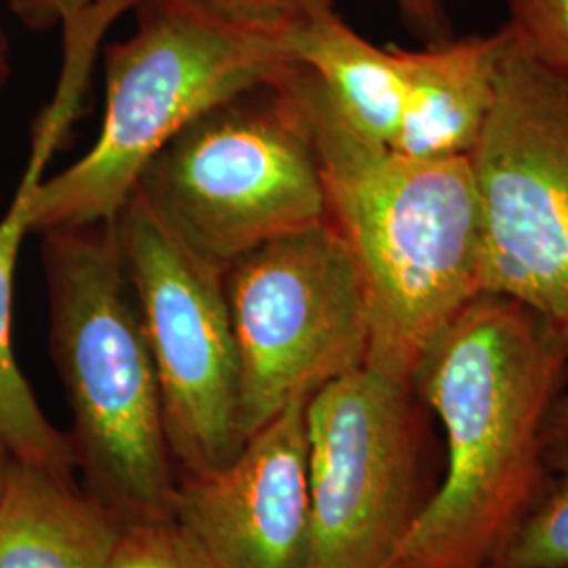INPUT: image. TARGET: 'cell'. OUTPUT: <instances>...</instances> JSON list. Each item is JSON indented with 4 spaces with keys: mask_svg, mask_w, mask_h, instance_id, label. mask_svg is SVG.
Listing matches in <instances>:
<instances>
[{
    "mask_svg": "<svg viewBox=\"0 0 568 568\" xmlns=\"http://www.w3.org/2000/svg\"><path fill=\"white\" fill-rule=\"evenodd\" d=\"M568 337L478 293L422 352L410 384L445 434L443 476L389 568H490L548 480L544 427Z\"/></svg>",
    "mask_w": 568,
    "mask_h": 568,
    "instance_id": "obj_1",
    "label": "cell"
},
{
    "mask_svg": "<svg viewBox=\"0 0 568 568\" xmlns=\"http://www.w3.org/2000/svg\"><path fill=\"white\" fill-rule=\"evenodd\" d=\"M314 145L328 222L365 284V365L410 382L432 337L483 293V220L469 156L413 159L356 131L302 63L276 79Z\"/></svg>",
    "mask_w": 568,
    "mask_h": 568,
    "instance_id": "obj_2",
    "label": "cell"
},
{
    "mask_svg": "<svg viewBox=\"0 0 568 568\" xmlns=\"http://www.w3.org/2000/svg\"><path fill=\"white\" fill-rule=\"evenodd\" d=\"M49 345L70 406L82 488L122 525L166 520L178 471L116 224L41 234Z\"/></svg>",
    "mask_w": 568,
    "mask_h": 568,
    "instance_id": "obj_3",
    "label": "cell"
},
{
    "mask_svg": "<svg viewBox=\"0 0 568 568\" xmlns=\"http://www.w3.org/2000/svg\"><path fill=\"white\" fill-rule=\"evenodd\" d=\"M133 13V34L103 51L98 140L37 187L34 234L116 220L145 164L183 126L295 63L283 42L244 30L199 0H138Z\"/></svg>",
    "mask_w": 568,
    "mask_h": 568,
    "instance_id": "obj_4",
    "label": "cell"
},
{
    "mask_svg": "<svg viewBox=\"0 0 568 568\" xmlns=\"http://www.w3.org/2000/svg\"><path fill=\"white\" fill-rule=\"evenodd\" d=\"M213 264L328 220L304 121L270 82L215 103L145 164L133 190Z\"/></svg>",
    "mask_w": 568,
    "mask_h": 568,
    "instance_id": "obj_5",
    "label": "cell"
},
{
    "mask_svg": "<svg viewBox=\"0 0 568 568\" xmlns=\"http://www.w3.org/2000/svg\"><path fill=\"white\" fill-rule=\"evenodd\" d=\"M429 417L410 382L366 365L307 398L305 568H389L440 483Z\"/></svg>",
    "mask_w": 568,
    "mask_h": 568,
    "instance_id": "obj_6",
    "label": "cell"
},
{
    "mask_svg": "<svg viewBox=\"0 0 568 568\" xmlns=\"http://www.w3.org/2000/svg\"><path fill=\"white\" fill-rule=\"evenodd\" d=\"M469 163L483 293L525 305L568 337V81L532 60L509 28L495 103Z\"/></svg>",
    "mask_w": 568,
    "mask_h": 568,
    "instance_id": "obj_7",
    "label": "cell"
},
{
    "mask_svg": "<svg viewBox=\"0 0 568 568\" xmlns=\"http://www.w3.org/2000/svg\"><path fill=\"white\" fill-rule=\"evenodd\" d=\"M224 283L239 349L243 440L291 403L365 365V284L328 220L236 257Z\"/></svg>",
    "mask_w": 568,
    "mask_h": 568,
    "instance_id": "obj_8",
    "label": "cell"
},
{
    "mask_svg": "<svg viewBox=\"0 0 568 568\" xmlns=\"http://www.w3.org/2000/svg\"><path fill=\"white\" fill-rule=\"evenodd\" d=\"M114 224L161 386L175 471L224 466L244 443L225 270L192 251L138 194Z\"/></svg>",
    "mask_w": 568,
    "mask_h": 568,
    "instance_id": "obj_9",
    "label": "cell"
},
{
    "mask_svg": "<svg viewBox=\"0 0 568 568\" xmlns=\"http://www.w3.org/2000/svg\"><path fill=\"white\" fill-rule=\"evenodd\" d=\"M307 398L201 474H178L171 518L211 568H305L310 548Z\"/></svg>",
    "mask_w": 568,
    "mask_h": 568,
    "instance_id": "obj_10",
    "label": "cell"
},
{
    "mask_svg": "<svg viewBox=\"0 0 568 568\" xmlns=\"http://www.w3.org/2000/svg\"><path fill=\"white\" fill-rule=\"evenodd\" d=\"M84 91V79L70 72L60 74L53 100L44 105L34 124L30 156L20 185L0 215V436L16 459L42 467L61 478H74L77 457L68 434L49 422L18 365L11 337L13 293L21 244L28 234H32V196L47 178V166L81 112Z\"/></svg>",
    "mask_w": 568,
    "mask_h": 568,
    "instance_id": "obj_11",
    "label": "cell"
},
{
    "mask_svg": "<svg viewBox=\"0 0 568 568\" xmlns=\"http://www.w3.org/2000/svg\"><path fill=\"white\" fill-rule=\"evenodd\" d=\"M508 28L487 37L427 42L403 49L405 98L396 140L413 159L471 156L487 126Z\"/></svg>",
    "mask_w": 568,
    "mask_h": 568,
    "instance_id": "obj_12",
    "label": "cell"
},
{
    "mask_svg": "<svg viewBox=\"0 0 568 568\" xmlns=\"http://www.w3.org/2000/svg\"><path fill=\"white\" fill-rule=\"evenodd\" d=\"M122 527L77 478L13 459L0 497V568H105Z\"/></svg>",
    "mask_w": 568,
    "mask_h": 568,
    "instance_id": "obj_13",
    "label": "cell"
},
{
    "mask_svg": "<svg viewBox=\"0 0 568 568\" xmlns=\"http://www.w3.org/2000/svg\"><path fill=\"white\" fill-rule=\"evenodd\" d=\"M284 47L321 81L356 131L375 142L394 143L405 98L400 47H377L361 37L335 4L316 11Z\"/></svg>",
    "mask_w": 568,
    "mask_h": 568,
    "instance_id": "obj_14",
    "label": "cell"
},
{
    "mask_svg": "<svg viewBox=\"0 0 568 568\" xmlns=\"http://www.w3.org/2000/svg\"><path fill=\"white\" fill-rule=\"evenodd\" d=\"M490 568H568V445L549 450L546 487Z\"/></svg>",
    "mask_w": 568,
    "mask_h": 568,
    "instance_id": "obj_15",
    "label": "cell"
},
{
    "mask_svg": "<svg viewBox=\"0 0 568 568\" xmlns=\"http://www.w3.org/2000/svg\"><path fill=\"white\" fill-rule=\"evenodd\" d=\"M105 568H211L173 518L129 523Z\"/></svg>",
    "mask_w": 568,
    "mask_h": 568,
    "instance_id": "obj_16",
    "label": "cell"
},
{
    "mask_svg": "<svg viewBox=\"0 0 568 568\" xmlns=\"http://www.w3.org/2000/svg\"><path fill=\"white\" fill-rule=\"evenodd\" d=\"M506 23L516 42L568 81V0H508Z\"/></svg>",
    "mask_w": 568,
    "mask_h": 568,
    "instance_id": "obj_17",
    "label": "cell"
},
{
    "mask_svg": "<svg viewBox=\"0 0 568 568\" xmlns=\"http://www.w3.org/2000/svg\"><path fill=\"white\" fill-rule=\"evenodd\" d=\"M220 18L244 30L286 42L316 11L333 0H199Z\"/></svg>",
    "mask_w": 568,
    "mask_h": 568,
    "instance_id": "obj_18",
    "label": "cell"
},
{
    "mask_svg": "<svg viewBox=\"0 0 568 568\" xmlns=\"http://www.w3.org/2000/svg\"><path fill=\"white\" fill-rule=\"evenodd\" d=\"M98 0H11V11L18 20L37 32H47Z\"/></svg>",
    "mask_w": 568,
    "mask_h": 568,
    "instance_id": "obj_19",
    "label": "cell"
},
{
    "mask_svg": "<svg viewBox=\"0 0 568 568\" xmlns=\"http://www.w3.org/2000/svg\"><path fill=\"white\" fill-rule=\"evenodd\" d=\"M396 4L406 28L426 41V44L450 39V26L443 0H396Z\"/></svg>",
    "mask_w": 568,
    "mask_h": 568,
    "instance_id": "obj_20",
    "label": "cell"
},
{
    "mask_svg": "<svg viewBox=\"0 0 568 568\" xmlns=\"http://www.w3.org/2000/svg\"><path fill=\"white\" fill-rule=\"evenodd\" d=\"M544 440L548 450L568 445V387H562L549 408Z\"/></svg>",
    "mask_w": 568,
    "mask_h": 568,
    "instance_id": "obj_21",
    "label": "cell"
},
{
    "mask_svg": "<svg viewBox=\"0 0 568 568\" xmlns=\"http://www.w3.org/2000/svg\"><path fill=\"white\" fill-rule=\"evenodd\" d=\"M9 79H11V47L0 23V93L4 91Z\"/></svg>",
    "mask_w": 568,
    "mask_h": 568,
    "instance_id": "obj_22",
    "label": "cell"
},
{
    "mask_svg": "<svg viewBox=\"0 0 568 568\" xmlns=\"http://www.w3.org/2000/svg\"><path fill=\"white\" fill-rule=\"evenodd\" d=\"M13 459H16V455L11 453V448L0 436V497H2V490H4V485H7V476H9V469H11Z\"/></svg>",
    "mask_w": 568,
    "mask_h": 568,
    "instance_id": "obj_23",
    "label": "cell"
},
{
    "mask_svg": "<svg viewBox=\"0 0 568 568\" xmlns=\"http://www.w3.org/2000/svg\"><path fill=\"white\" fill-rule=\"evenodd\" d=\"M2 211H4V204H2V194H0V215H2Z\"/></svg>",
    "mask_w": 568,
    "mask_h": 568,
    "instance_id": "obj_24",
    "label": "cell"
}]
</instances>
